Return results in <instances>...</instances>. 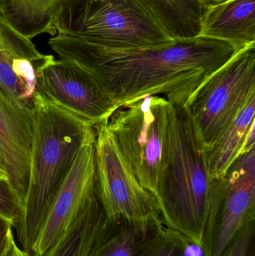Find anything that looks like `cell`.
<instances>
[{
	"instance_id": "obj_10",
	"label": "cell",
	"mask_w": 255,
	"mask_h": 256,
	"mask_svg": "<svg viewBox=\"0 0 255 256\" xmlns=\"http://www.w3.org/2000/svg\"><path fill=\"white\" fill-rule=\"evenodd\" d=\"M55 60L41 54L31 39L0 14V88L19 106L34 111L42 72Z\"/></svg>"
},
{
	"instance_id": "obj_2",
	"label": "cell",
	"mask_w": 255,
	"mask_h": 256,
	"mask_svg": "<svg viewBox=\"0 0 255 256\" xmlns=\"http://www.w3.org/2000/svg\"><path fill=\"white\" fill-rule=\"evenodd\" d=\"M94 126L36 96L29 179L22 218L15 228L18 244L32 252L51 206Z\"/></svg>"
},
{
	"instance_id": "obj_14",
	"label": "cell",
	"mask_w": 255,
	"mask_h": 256,
	"mask_svg": "<svg viewBox=\"0 0 255 256\" xmlns=\"http://www.w3.org/2000/svg\"><path fill=\"white\" fill-rule=\"evenodd\" d=\"M71 0H0V14L19 32L32 39L55 36V16Z\"/></svg>"
},
{
	"instance_id": "obj_18",
	"label": "cell",
	"mask_w": 255,
	"mask_h": 256,
	"mask_svg": "<svg viewBox=\"0 0 255 256\" xmlns=\"http://www.w3.org/2000/svg\"><path fill=\"white\" fill-rule=\"evenodd\" d=\"M177 40L199 37L205 10L200 0H145Z\"/></svg>"
},
{
	"instance_id": "obj_20",
	"label": "cell",
	"mask_w": 255,
	"mask_h": 256,
	"mask_svg": "<svg viewBox=\"0 0 255 256\" xmlns=\"http://www.w3.org/2000/svg\"><path fill=\"white\" fill-rule=\"evenodd\" d=\"M22 206L10 182L0 180V218L11 224L13 230L20 222Z\"/></svg>"
},
{
	"instance_id": "obj_8",
	"label": "cell",
	"mask_w": 255,
	"mask_h": 256,
	"mask_svg": "<svg viewBox=\"0 0 255 256\" xmlns=\"http://www.w3.org/2000/svg\"><path fill=\"white\" fill-rule=\"evenodd\" d=\"M255 221V147L244 150L213 179L204 256H224L244 227Z\"/></svg>"
},
{
	"instance_id": "obj_24",
	"label": "cell",
	"mask_w": 255,
	"mask_h": 256,
	"mask_svg": "<svg viewBox=\"0 0 255 256\" xmlns=\"http://www.w3.org/2000/svg\"><path fill=\"white\" fill-rule=\"evenodd\" d=\"M0 256H34L32 252L23 250L18 244L13 228L7 233L4 246L0 252Z\"/></svg>"
},
{
	"instance_id": "obj_13",
	"label": "cell",
	"mask_w": 255,
	"mask_h": 256,
	"mask_svg": "<svg viewBox=\"0 0 255 256\" xmlns=\"http://www.w3.org/2000/svg\"><path fill=\"white\" fill-rule=\"evenodd\" d=\"M199 36L227 42L238 51L255 44V0H229L205 8Z\"/></svg>"
},
{
	"instance_id": "obj_1",
	"label": "cell",
	"mask_w": 255,
	"mask_h": 256,
	"mask_svg": "<svg viewBox=\"0 0 255 256\" xmlns=\"http://www.w3.org/2000/svg\"><path fill=\"white\" fill-rule=\"evenodd\" d=\"M48 44L58 58L85 70L118 108L146 96L185 105L198 87L238 52L227 42L201 36L152 49L117 50L58 33Z\"/></svg>"
},
{
	"instance_id": "obj_23",
	"label": "cell",
	"mask_w": 255,
	"mask_h": 256,
	"mask_svg": "<svg viewBox=\"0 0 255 256\" xmlns=\"http://www.w3.org/2000/svg\"><path fill=\"white\" fill-rule=\"evenodd\" d=\"M13 176L14 171L10 154L0 137V180H8L11 185Z\"/></svg>"
},
{
	"instance_id": "obj_15",
	"label": "cell",
	"mask_w": 255,
	"mask_h": 256,
	"mask_svg": "<svg viewBox=\"0 0 255 256\" xmlns=\"http://www.w3.org/2000/svg\"><path fill=\"white\" fill-rule=\"evenodd\" d=\"M255 97L243 108L223 134L206 149L211 178H217L244 150L250 132L255 129Z\"/></svg>"
},
{
	"instance_id": "obj_17",
	"label": "cell",
	"mask_w": 255,
	"mask_h": 256,
	"mask_svg": "<svg viewBox=\"0 0 255 256\" xmlns=\"http://www.w3.org/2000/svg\"><path fill=\"white\" fill-rule=\"evenodd\" d=\"M155 224L146 227L124 219L106 220L90 256H138Z\"/></svg>"
},
{
	"instance_id": "obj_4",
	"label": "cell",
	"mask_w": 255,
	"mask_h": 256,
	"mask_svg": "<svg viewBox=\"0 0 255 256\" xmlns=\"http://www.w3.org/2000/svg\"><path fill=\"white\" fill-rule=\"evenodd\" d=\"M55 36L117 50H143L175 40L145 0H71L55 16Z\"/></svg>"
},
{
	"instance_id": "obj_19",
	"label": "cell",
	"mask_w": 255,
	"mask_h": 256,
	"mask_svg": "<svg viewBox=\"0 0 255 256\" xmlns=\"http://www.w3.org/2000/svg\"><path fill=\"white\" fill-rule=\"evenodd\" d=\"M138 256H184V254L166 234L162 221L159 220Z\"/></svg>"
},
{
	"instance_id": "obj_7",
	"label": "cell",
	"mask_w": 255,
	"mask_h": 256,
	"mask_svg": "<svg viewBox=\"0 0 255 256\" xmlns=\"http://www.w3.org/2000/svg\"><path fill=\"white\" fill-rule=\"evenodd\" d=\"M107 122L94 126L95 192L106 220L124 219L146 227L154 225L161 220L158 202L136 178Z\"/></svg>"
},
{
	"instance_id": "obj_3",
	"label": "cell",
	"mask_w": 255,
	"mask_h": 256,
	"mask_svg": "<svg viewBox=\"0 0 255 256\" xmlns=\"http://www.w3.org/2000/svg\"><path fill=\"white\" fill-rule=\"evenodd\" d=\"M173 105L169 154L159 184L160 218L165 226L203 248L213 179L187 108Z\"/></svg>"
},
{
	"instance_id": "obj_16",
	"label": "cell",
	"mask_w": 255,
	"mask_h": 256,
	"mask_svg": "<svg viewBox=\"0 0 255 256\" xmlns=\"http://www.w3.org/2000/svg\"><path fill=\"white\" fill-rule=\"evenodd\" d=\"M105 220L104 212L95 192L56 246L39 256H90Z\"/></svg>"
},
{
	"instance_id": "obj_22",
	"label": "cell",
	"mask_w": 255,
	"mask_h": 256,
	"mask_svg": "<svg viewBox=\"0 0 255 256\" xmlns=\"http://www.w3.org/2000/svg\"><path fill=\"white\" fill-rule=\"evenodd\" d=\"M166 234L175 242V244L181 250L184 256H204L202 246L196 244L182 233L173 228L165 226Z\"/></svg>"
},
{
	"instance_id": "obj_6",
	"label": "cell",
	"mask_w": 255,
	"mask_h": 256,
	"mask_svg": "<svg viewBox=\"0 0 255 256\" xmlns=\"http://www.w3.org/2000/svg\"><path fill=\"white\" fill-rule=\"evenodd\" d=\"M255 97V44L238 50L190 96L185 106L205 148Z\"/></svg>"
},
{
	"instance_id": "obj_11",
	"label": "cell",
	"mask_w": 255,
	"mask_h": 256,
	"mask_svg": "<svg viewBox=\"0 0 255 256\" xmlns=\"http://www.w3.org/2000/svg\"><path fill=\"white\" fill-rule=\"evenodd\" d=\"M94 138L95 136L84 144L54 200L33 248L34 256L43 255L56 246L95 194Z\"/></svg>"
},
{
	"instance_id": "obj_5",
	"label": "cell",
	"mask_w": 255,
	"mask_h": 256,
	"mask_svg": "<svg viewBox=\"0 0 255 256\" xmlns=\"http://www.w3.org/2000/svg\"><path fill=\"white\" fill-rule=\"evenodd\" d=\"M173 109L161 96H143L121 105L107 122L136 178L157 201L169 154Z\"/></svg>"
},
{
	"instance_id": "obj_26",
	"label": "cell",
	"mask_w": 255,
	"mask_h": 256,
	"mask_svg": "<svg viewBox=\"0 0 255 256\" xmlns=\"http://www.w3.org/2000/svg\"><path fill=\"white\" fill-rule=\"evenodd\" d=\"M200 1L205 8L208 7V6H215V4L225 2L229 1V0H200Z\"/></svg>"
},
{
	"instance_id": "obj_9",
	"label": "cell",
	"mask_w": 255,
	"mask_h": 256,
	"mask_svg": "<svg viewBox=\"0 0 255 256\" xmlns=\"http://www.w3.org/2000/svg\"><path fill=\"white\" fill-rule=\"evenodd\" d=\"M39 92L52 103L93 126L108 121L118 109L83 69L68 60H54L40 74Z\"/></svg>"
},
{
	"instance_id": "obj_21",
	"label": "cell",
	"mask_w": 255,
	"mask_h": 256,
	"mask_svg": "<svg viewBox=\"0 0 255 256\" xmlns=\"http://www.w3.org/2000/svg\"><path fill=\"white\" fill-rule=\"evenodd\" d=\"M255 222L243 228L224 256H250L254 238Z\"/></svg>"
},
{
	"instance_id": "obj_25",
	"label": "cell",
	"mask_w": 255,
	"mask_h": 256,
	"mask_svg": "<svg viewBox=\"0 0 255 256\" xmlns=\"http://www.w3.org/2000/svg\"><path fill=\"white\" fill-rule=\"evenodd\" d=\"M11 228H12L11 224L10 222L0 218V252L4 246L7 233Z\"/></svg>"
},
{
	"instance_id": "obj_12",
	"label": "cell",
	"mask_w": 255,
	"mask_h": 256,
	"mask_svg": "<svg viewBox=\"0 0 255 256\" xmlns=\"http://www.w3.org/2000/svg\"><path fill=\"white\" fill-rule=\"evenodd\" d=\"M34 136V111L7 97L0 88V137L13 162L12 188L23 208L29 179L30 155Z\"/></svg>"
}]
</instances>
